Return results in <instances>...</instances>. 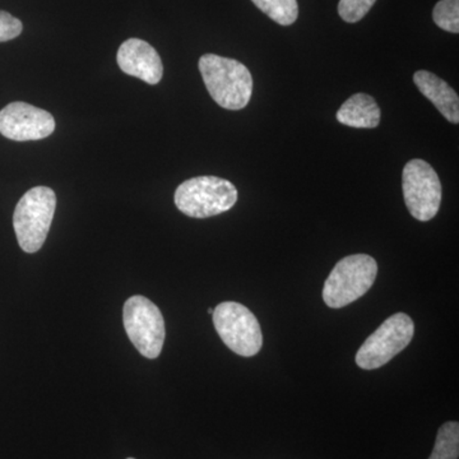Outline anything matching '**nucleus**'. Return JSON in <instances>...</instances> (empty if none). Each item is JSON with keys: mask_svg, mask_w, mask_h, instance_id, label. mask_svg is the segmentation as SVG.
Here are the masks:
<instances>
[{"mask_svg": "<svg viewBox=\"0 0 459 459\" xmlns=\"http://www.w3.org/2000/svg\"><path fill=\"white\" fill-rule=\"evenodd\" d=\"M198 65L211 98L220 107L235 111L249 104L253 77L243 63L216 54H205L199 59Z\"/></svg>", "mask_w": 459, "mask_h": 459, "instance_id": "obj_1", "label": "nucleus"}, {"mask_svg": "<svg viewBox=\"0 0 459 459\" xmlns=\"http://www.w3.org/2000/svg\"><path fill=\"white\" fill-rule=\"evenodd\" d=\"M56 195L48 186H35L20 199L13 214V228L23 252H39L47 240L54 213Z\"/></svg>", "mask_w": 459, "mask_h": 459, "instance_id": "obj_2", "label": "nucleus"}, {"mask_svg": "<svg viewBox=\"0 0 459 459\" xmlns=\"http://www.w3.org/2000/svg\"><path fill=\"white\" fill-rule=\"evenodd\" d=\"M178 210L193 219H207L231 210L238 202V189L217 177L193 178L175 192Z\"/></svg>", "mask_w": 459, "mask_h": 459, "instance_id": "obj_3", "label": "nucleus"}, {"mask_svg": "<svg viewBox=\"0 0 459 459\" xmlns=\"http://www.w3.org/2000/svg\"><path fill=\"white\" fill-rule=\"evenodd\" d=\"M377 274V264L373 256H346L334 265L325 280L323 300L333 309L347 307L369 291Z\"/></svg>", "mask_w": 459, "mask_h": 459, "instance_id": "obj_4", "label": "nucleus"}, {"mask_svg": "<svg viewBox=\"0 0 459 459\" xmlns=\"http://www.w3.org/2000/svg\"><path fill=\"white\" fill-rule=\"evenodd\" d=\"M212 316L217 333L231 351L244 358H250L261 351V325L247 307L226 301L214 307Z\"/></svg>", "mask_w": 459, "mask_h": 459, "instance_id": "obj_5", "label": "nucleus"}, {"mask_svg": "<svg viewBox=\"0 0 459 459\" xmlns=\"http://www.w3.org/2000/svg\"><path fill=\"white\" fill-rule=\"evenodd\" d=\"M123 322L129 340L147 359H157L165 342V320L152 301L132 296L123 307Z\"/></svg>", "mask_w": 459, "mask_h": 459, "instance_id": "obj_6", "label": "nucleus"}, {"mask_svg": "<svg viewBox=\"0 0 459 459\" xmlns=\"http://www.w3.org/2000/svg\"><path fill=\"white\" fill-rule=\"evenodd\" d=\"M415 325L407 314L397 313L374 332L356 353V364L365 370L379 369L412 341Z\"/></svg>", "mask_w": 459, "mask_h": 459, "instance_id": "obj_7", "label": "nucleus"}, {"mask_svg": "<svg viewBox=\"0 0 459 459\" xmlns=\"http://www.w3.org/2000/svg\"><path fill=\"white\" fill-rule=\"evenodd\" d=\"M402 189L411 216L419 221L433 220L442 204V183L424 160H411L402 172Z\"/></svg>", "mask_w": 459, "mask_h": 459, "instance_id": "obj_8", "label": "nucleus"}, {"mask_svg": "<svg viewBox=\"0 0 459 459\" xmlns=\"http://www.w3.org/2000/svg\"><path fill=\"white\" fill-rule=\"evenodd\" d=\"M56 131L53 115L26 104L12 102L0 110V134L16 142L39 141Z\"/></svg>", "mask_w": 459, "mask_h": 459, "instance_id": "obj_9", "label": "nucleus"}, {"mask_svg": "<svg viewBox=\"0 0 459 459\" xmlns=\"http://www.w3.org/2000/svg\"><path fill=\"white\" fill-rule=\"evenodd\" d=\"M117 60L124 74L140 78L148 84H157L162 80L164 65L161 57L146 41L140 39L124 41L117 50Z\"/></svg>", "mask_w": 459, "mask_h": 459, "instance_id": "obj_10", "label": "nucleus"}, {"mask_svg": "<svg viewBox=\"0 0 459 459\" xmlns=\"http://www.w3.org/2000/svg\"><path fill=\"white\" fill-rule=\"evenodd\" d=\"M413 82L448 122L459 123L458 95L446 81L430 72L419 71L413 74Z\"/></svg>", "mask_w": 459, "mask_h": 459, "instance_id": "obj_11", "label": "nucleus"}, {"mask_svg": "<svg viewBox=\"0 0 459 459\" xmlns=\"http://www.w3.org/2000/svg\"><path fill=\"white\" fill-rule=\"evenodd\" d=\"M379 105L367 93H356L351 96L337 111L338 122L351 128H377L380 123Z\"/></svg>", "mask_w": 459, "mask_h": 459, "instance_id": "obj_12", "label": "nucleus"}, {"mask_svg": "<svg viewBox=\"0 0 459 459\" xmlns=\"http://www.w3.org/2000/svg\"><path fill=\"white\" fill-rule=\"evenodd\" d=\"M271 20L281 26L295 23L299 16L298 0H252Z\"/></svg>", "mask_w": 459, "mask_h": 459, "instance_id": "obj_13", "label": "nucleus"}, {"mask_svg": "<svg viewBox=\"0 0 459 459\" xmlns=\"http://www.w3.org/2000/svg\"><path fill=\"white\" fill-rule=\"evenodd\" d=\"M459 457V424L449 421L439 429L433 453L429 459H458Z\"/></svg>", "mask_w": 459, "mask_h": 459, "instance_id": "obj_14", "label": "nucleus"}, {"mask_svg": "<svg viewBox=\"0 0 459 459\" xmlns=\"http://www.w3.org/2000/svg\"><path fill=\"white\" fill-rule=\"evenodd\" d=\"M437 27L452 33L459 32V0H440L433 11Z\"/></svg>", "mask_w": 459, "mask_h": 459, "instance_id": "obj_15", "label": "nucleus"}, {"mask_svg": "<svg viewBox=\"0 0 459 459\" xmlns=\"http://www.w3.org/2000/svg\"><path fill=\"white\" fill-rule=\"evenodd\" d=\"M377 0H340L338 13L346 22L356 23L369 13Z\"/></svg>", "mask_w": 459, "mask_h": 459, "instance_id": "obj_16", "label": "nucleus"}, {"mask_svg": "<svg viewBox=\"0 0 459 459\" xmlns=\"http://www.w3.org/2000/svg\"><path fill=\"white\" fill-rule=\"evenodd\" d=\"M23 25L8 12L0 11V42L13 40L22 33Z\"/></svg>", "mask_w": 459, "mask_h": 459, "instance_id": "obj_17", "label": "nucleus"}, {"mask_svg": "<svg viewBox=\"0 0 459 459\" xmlns=\"http://www.w3.org/2000/svg\"><path fill=\"white\" fill-rule=\"evenodd\" d=\"M208 313L213 314V309H208Z\"/></svg>", "mask_w": 459, "mask_h": 459, "instance_id": "obj_18", "label": "nucleus"}, {"mask_svg": "<svg viewBox=\"0 0 459 459\" xmlns=\"http://www.w3.org/2000/svg\"><path fill=\"white\" fill-rule=\"evenodd\" d=\"M128 459H134V458H128Z\"/></svg>", "mask_w": 459, "mask_h": 459, "instance_id": "obj_19", "label": "nucleus"}]
</instances>
